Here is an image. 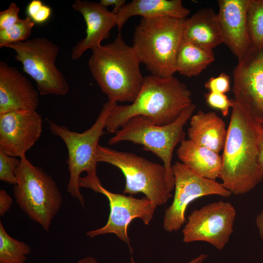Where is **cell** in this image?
<instances>
[{
    "instance_id": "1",
    "label": "cell",
    "mask_w": 263,
    "mask_h": 263,
    "mask_svg": "<svg viewBox=\"0 0 263 263\" xmlns=\"http://www.w3.org/2000/svg\"><path fill=\"white\" fill-rule=\"evenodd\" d=\"M223 150V187L235 195L251 191L263 178L258 164L256 122L234 101Z\"/></svg>"
},
{
    "instance_id": "2",
    "label": "cell",
    "mask_w": 263,
    "mask_h": 263,
    "mask_svg": "<svg viewBox=\"0 0 263 263\" xmlns=\"http://www.w3.org/2000/svg\"><path fill=\"white\" fill-rule=\"evenodd\" d=\"M191 92L174 76L161 77L151 75L144 77L143 86L131 104H115L105 124L108 133H114L130 118L146 116L158 126L169 124L192 103Z\"/></svg>"
},
{
    "instance_id": "3",
    "label": "cell",
    "mask_w": 263,
    "mask_h": 263,
    "mask_svg": "<svg viewBox=\"0 0 263 263\" xmlns=\"http://www.w3.org/2000/svg\"><path fill=\"white\" fill-rule=\"evenodd\" d=\"M141 62L120 34L112 42L92 51L88 66L94 80L111 103L133 102L143 84Z\"/></svg>"
},
{
    "instance_id": "4",
    "label": "cell",
    "mask_w": 263,
    "mask_h": 263,
    "mask_svg": "<svg viewBox=\"0 0 263 263\" xmlns=\"http://www.w3.org/2000/svg\"><path fill=\"white\" fill-rule=\"evenodd\" d=\"M186 19L142 18L136 27L132 47L151 75L169 77L176 72V58Z\"/></svg>"
},
{
    "instance_id": "5",
    "label": "cell",
    "mask_w": 263,
    "mask_h": 263,
    "mask_svg": "<svg viewBox=\"0 0 263 263\" xmlns=\"http://www.w3.org/2000/svg\"><path fill=\"white\" fill-rule=\"evenodd\" d=\"M115 104L109 101L104 103L94 123L89 129L81 133L47 119L52 133L59 137L67 149L66 163L70 174L67 192L72 197L78 200L84 208L85 202L80 191L79 180L80 178L87 182H100L96 171L97 148L100 137L105 133L104 129L107 116Z\"/></svg>"
},
{
    "instance_id": "6",
    "label": "cell",
    "mask_w": 263,
    "mask_h": 263,
    "mask_svg": "<svg viewBox=\"0 0 263 263\" xmlns=\"http://www.w3.org/2000/svg\"><path fill=\"white\" fill-rule=\"evenodd\" d=\"M196 105L192 103L173 122L164 126L153 124L146 116L138 115L128 120L108 141L110 145L130 141L143 146L142 149L152 152L163 163L167 189L174 188L171 160L175 147L185 139L184 127L190 119Z\"/></svg>"
},
{
    "instance_id": "7",
    "label": "cell",
    "mask_w": 263,
    "mask_h": 263,
    "mask_svg": "<svg viewBox=\"0 0 263 263\" xmlns=\"http://www.w3.org/2000/svg\"><path fill=\"white\" fill-rule=\"evenodd\" d=\"M20 159L13 188L16 202L31 220L49 231L62 206L61 192L42 168L32 164L26 156Z\"/></svg>"
},
{
    "instance_id": "8",
    "label": "cell",
    "mask_w": 263,
    "mask_h": 263,
    "mask_svg": "<svg viewBox=\"0 0 263 263\" xmlns=\"http://www.w3.org/2000/svg\"><path fill=\"white\" fill-rule=\"evenodd\" d=\"M97 162H104L118 168L125 178L124 194L143 193L157 206L172 197L167 187L163 165L150 161L132 152L115 150L99 144Z\"/></svg>"
},
{
    "instance_id": "9",
    "label": "cell",
    "mask_w": 263,
    "mask_h": 263,
    "mask_svg": "<svg viewBox=\"0 0 263 263\" xmlns=\"http://www.w3.org/2000/svg\"><path fill=\"white\" fill-rule=\"evenodd\" d=\"M5 47L15 52V59L35 81L40 95L64 96L69 92V84L56 65L59 51L56 44L38 37Z\"/></svg>"
},
{
    "instance_id": "10",
    "label": "cell",
    "mask_w": 263,
    "mask_h": 263,
    "mask_svg": "<svg viewBox=\"0 0 263 263\" xmlns=\"http://www.w3.org/2000/svg\"><path fill=\"white\" fill-rule=\"evenodd\" d=\"M174 179V195L171 204L165 210L163 226L169 232L179 230L186 222L188 205L200 197L216 195L228 197L232 193L222 183L204 178L180 162L172 166Z\"/></svg>"
},
{
    "instance_id": "11",
    "label": "cell",
    "mask_w": 263,
    "mask_h": 263,
    "mask_svg": "<svg viewBox=\"0 0 263 263\" xmlns=\"http://www.w3.org/2000/svg\"><path fill=\"white\" fill-rule=\"evenodd\" d=\"M236 215L232 204L223 201L195 209L188 216L183 229V242H204L217 250H222L233 232Z\"/></svg>"
},
{
    "instance_id": "12",
    "label": "cell",
    "mask_w": 263,
    "mask_h": 263,
    "mask_svg": "<svg viewBox=\"0 0 263 263\" xmlns=\"http://www.w3.org/2000/svg\"><path fill=\"white\" fill-rule=\"evenodd\" d=\"M84 188L105 195L109 200L110 211L106 225L96 229L90 230L86 235L89 238L114 234L127 244L130 253L133 252L128 232V226L135 219H140L148 225L151 221L157 206L145 196L136 198L131 195L113 193L104 188L100 182L89 184Z\"/></svg>"
},
{
    "instance_id": "13",
    "label": "cell",
    "mask_w": 263,
    "mask_h": 263,
    "mask_svg": "<svg viewBox=\"0 0 263 263\" xmlns=\"http://www.w3.org/2000/svg\"><path fill=\"white\" fill-rule=\"evenodd\" d=\"M234 101L255 120L263 119V46H251L233 72Z\"/></svg>"
},
{
    "instance_id": "14",
    "label": "cell",
    "mask_w": 263,
    "mask_h": 263,
    "mask_svg": "<svg viewBox=\"0 0 263 263\" xmlns=\"http://www.w3.org/2000/svg\"><path fill=\"white\" fill-rule=\"evenodd\" d=\"M42 125L37 110L0 114V150L11 156H25L41 136Z\"/></svg>"
},
{
    "instance_id": "15",
    "label": "cell",
    "mask_w": 263,
    "mask_h": 263,
    "mask_svg": "<svg viewBox=\"0 0 263 263\" xmlns=\"http://www.w3.org/2000/svg\"><path fill=\"white\" fill-rule=\"evenodd\" d=\"M249 0H219L218 19L223 43L238 60L251 48L247 23Z\"/></svg>"
},
{
    "instance_id": "16",
    "label": "cell",
    "mask_w": 263,
    "mask_h": 263,
    "mask_svg": "<svg viewBox=\"0 0 263 263\" xmlns=\"http://www.w3.org/2000/svg\"><path fill=\"white\" fill-rule=\"evenodd\" d=\"M72 8L82 15L86 25V37L72 50V59L77 60L87 50H94L109 38L112 29L117 26V18L116 14L99 2L75 0Z\"/></svg>"
},
{
    "instance_id": "17",
    "label": "cell",
    "mask_w": 263,
    "mask_h": 263,
    "mask_svg": "<svg viewBox=\"0 0 263 263\" xmlns=\"http://www.w3.org/2000/svg\"><path fill=\"white\" fill-rule=\"evenodd\" d=\"M39 93L16 68L0 61V114L36 110Z\"/></svg>"
},
{
    "instance_id": "18",
    "label": "cell",
    "mask_w": 263,
    "mask_h": 263,
    "mask_svg": "<svg viewBox=\"0 0 263 263\" xmlns=\"http://www.w3.org/2000/svg\"><path fill=\"white\" fill-rule=\"evenodd\" d=\"M183 40L204 50L213 49L223 43L217 14L211 8L199 10L185 19Z\"/></svg>"
},
{
    "instance_id": "19",
    "label": "cell",
    "mask_w": 263,
    "mask_h": 263,
    "mask_svg": "<svg viewBox=\"0 0 263 263\" xmlns=\"http://www.w3.org/2000/svg\"><path fill=\"white\" fill-rule=\"evenodd\" d=\"M189 13L181 0H133L123 5L116 14L117 27L120 31L128 19L134 16L145 19L169 17L185 19Z\"/></svg>"
},
{
    "instance_id": "20",
    "label": "cell",
    "mask_w": 263,
    "mask_h": 263,
    "mask_svg": "<svg viewBox=\"0 0 263 263\" xmlns=\"http://www.w3.org/2000/svg\"><path fill=\"white\" fill-rule=\"evenodd\" d=\"M176 153L181 162L196 174L213 180L220 178L222 156L219 153L188 139L180 144Z\"/></svg>"
},
{
    "instance_id": "21",
    "label": "cell",
    "mask_w": 263,
    "mask_h": 263,
    "mask_svg": "<svg viewBox=\"0 0 263 263\" xmlns=\"http://www.w3.org/2000/svg\"><path fill=\"white\" fill-rule=\"evenodd\" d=\"M190 119L189 139L219 153L224 146L227 132L223 120L215 112L202 111Z\"/></svg>"
},
{
    "instance_id": "22",
    "label": "cell",
    "mask_w": 263,
    "mask_h": 263,
    "mask_svg": "<svg viewBox=\"0 0 263 263\" xmlns=\"http://www.w3.org/2000/svg\"><path fill=\"white\" fill-rule=\"evenodd\" d=\"M214 59L213 51L204 50L183 40L176 58V72L188 77L195 76Z\"/></svg>"
},
{
    "instance_id": "23",
    "label": "cell",
    "mask_w": 263,
    "mask_h": 263,
    "mask_svg": "<svg viewBox=\"0 0 263 263\" xmlns=\"http://www.w3.org/2000/svg\"><path fill=\"white\" fill-rule=\"evenodd\" d=\"M30 245L10 236L0 221V263H25Z\"/></svg>"
},
{
    "instance_id": "24",
    "label": "cell",
    "mask_w": 263,
    "mask_h": 263,
    "mask_svg": "<svg viewBox=\"0 0 263 263\" xmlns=\"http://www.w3.org/2000/svg\"><path fill=\"white\" fill-rule=\"evenodd\" d=\"M248 34L252 47L263 46V0H249L247 12Z\"/></svg>"
},
{
    "instance_id": "25",
    "label": "cell",
    "mask_w": 263,
    "mask_h": 263,
    "mask_svg": "<svg viewBox=\"0 0 263 263\" xmlns=\"http://www.w3.org/2000/svg\"><path fill=\"white\" fill-rule=\"evenodd\" d=\"M35 23L28 17L20 19L13 25L0 30V47L28 40Z\"/></svg>"
},
{
    "instance_id": "26",
    "label": "cell",
    "mask_w": 263,
    "mask_h": 263,
    "mask_svg": "<svg viewBox=\"0 0 263 263\" xmlns=\"http://www.w3.org/2000/svg\"><path fill=\"white\" fill-rule=\"evenodd\" d=\"M20 161V158L9 156L0 150V180L9 185H16V171Z\"/></svg>"
},
{
    "instance_id": "27",
    "label": "cell",
    "mask_w": 263,
    "mask_h": 263,
    "mask_svg": "<svg viewBox=\"0 0 263 263\" xmlns=\"http://www.w3.org/2000/svg\"><path fill=\"white\" fill-rule=\"evenodd\" d=\"M27 17L35 23L42 24L50 19L52 14V9L48 5H45L40 0H32L29 2L26 7Z\"/></svg>"
},
{
    "instance_id": "28",
    "label": "cell",
    "mask_w": 263,
    "mask_h": 263,
    "mask_svg": "<svg viewBox=\"0 0 263 263\" xmlns=\"http://www.w3.org/2000/svg\"><path fill=\"white\" fill-rule=\"evenodd\" d=\"M206 103L211 108L221 111L224 116L228 115L230 108H232L234 100L229 99L225 94L208 92L205 94Z\"/></svg>"
},
{
    "instance_id": "29",
    "label": "cell",
    "mask_w": 263,
    "mask_h": 263,
    "mask_svg": "<svg viewBox=\"0 0 263 263\" xmlns=\"http://www.w3.org/2000/svg\"><path fill=\"white\" fill-rule=\"evenodd\" d=\"M209 92L225 94L230 90V76L222 73L216 77H210L205 84Z\"/></svg>"
},
{
    "instance_id": "30",
    "label": "cell",
    "mask_w": 263,
    "mask_h": 263,
    "mask_svg": "<svg viewBox=\"0 0 263 263\" xmlns=\"http://www.w3.org/2000/svg\"><path fill=\"white\" fill-rule=\"evenodd\" d=\"M19 7L13 2L6 9L0 12V30L13 25L20 19L19 16Z\"/></svg>"
},
{
    "instance_id": "31",
    "label": "cell",
    "mask_w": 263,
    "mask_h": 263,
    "mask_svg": "<svg viewBox=\"0 0 263 263\" xmlns=\"http://www.w3.org/2000/svg\"><path fill=\"white\" fill-rule=\"evenodd\" d=\"M255 120L257 133L258 164L263 174V119Z\"/></svg>"
},
{
    "instance_id": "32",
    "label": "cell",
    "mask_w": 263,
    "mask_h": 263,
    "mask_svg": "<svg viewBox=\"0 0 263 263\" xmlns=\"http://www.w3.org/2000/svg\"><path fill=\"white\" fill-rule=\"evenodd\" d=\"M13 200L11 196L4 189L0 190V216H3L11 207Z\"/></svg>"
},
{
    "instance_id": "33",
    "label": "cell",
    "mask_w": 263,
    "mask_h": 263,
    "mask_svg": "<svg viewBox=\"0 0 263 263\" xmlns=\"http://www.w3.org/2000/svg\"><path fill=\"white\" fill-rule=\"evenodd\" d=\"M99 3L107 8L108 6H113V9L112 12L116 15L123 5L126 3L125 0H101Z\"/></svg>"
},
{
    "instance_id": "34",
    "label": "cell",
    "mask_w": 263,
    "mask_h": 263,
    "mask_svg": "<svg viewBox=\"0 0 263 263\" xmlns=\"http://www.w3.org/2000/svg\"><path fill=\"white\" fill-rule=\"evenodd\" d=\"M255 223L258 228L260 236L263 241V208L255 218Z\"/></svg>"
},
{
    "instance_id": "35",
    "label": "cell",
    "mask_w": 263,
    "mask_h": 263,
    "mask_svg": "<svg viewBox=\"0 0 263 263\" xmlns=\"http://www.w3.org/2000/svg\"><path fill=\"white\" fill-rule=\"evenodd\" d=\"M207 257V255L201 254L186 263H202ZM130 263H136L132 257L131 258Z\"/></svg>"
},
{
    "instance_id": "36",
    "label": "cell",
    "mask_w": 263,
    "mask_h": 263,
    "mask_svg": "<svg viewBox=\"0 0 263 263\" xmlns=\"http://www.w3.org/2000/svg\"><path fill=\"white\" fill-rule=\"evenodd\" d=\"M76 263H98L93 257H86L79 260Z\"/></svg>"
}]
</instances>
